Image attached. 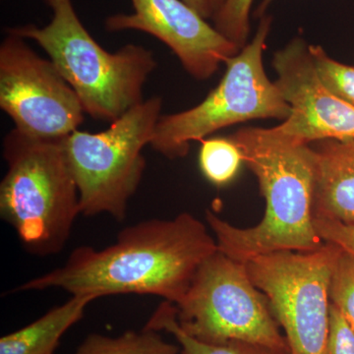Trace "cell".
Listing matches in <instances>:
<instances>
[{
	"label": "cell",
	"instance_id": "obj_12",
	"mask_svg": "<svg viewBox=\"0 0 354 354\" xmlns=\"http://www.w3.org/2000/svg\"><path fill=\"white\" fill-rule=\"evenodd\" d=\"M316 156L313 218L354 221V138L310 144Z\"/></svg>",
	"mask_w": 354,
	"mask_h": 354
},
{
	"label": "cell",
	"instance_id": "obj_22",
	"mask_svg": "<svg viewBox=\"0 0 354 354\" xmlns=\"http://www.w3.org/2000/svg\"><path fill=\"white\" fill-rule=\"evenodd\" d=\"M183 1L189 6L191 8L194 9L204 19L213 17L215 14L211 0H183Z\"/></svg>",
	"mask_w": 354,
	"mask_h": 354
},
{
	"label": "cell",
	"instance_id": "obj_23",
	"mask_svg": "<svg viewBox=\"0 0 354 354\" xmlns=\"http://www.w3.org/2000/svg\"><path fill=\"white\" fill-rule=\"evenodd\" d=\"M272 1H274V0H262L259 8H258L257 13L256 14H257L258 16L263 17V16L265 15L266 9L268 8V6H269Z\"/></svg>",
	"mask_w": 354,
	"mask_h": 354
},
{
	"label": "cell",
	"instance_id": "obj_3",
	"mask_svg": "<svg viewBox=\"0 0 354 354\" xmlns=\"http://www.w3.org/2000/svg\"><path fill=\"white\" fill-rule=\"evenodd\" d=\"M53 19L7 32L36 41L75 91L91 118L113 122L141 104L147 79L157 67L152 51L129 44L115 53L102 48L84 27L71 0H46Z\"/></svg>",
	"mask_w": 354,
	"mask_h": 354
},
{
	"label": "cell",
	"instance_id": "obj_13",
	"mask_svg": "<svg viewBox=\"0 0 354 354\" xmlns=\"http://www.w3.org/2000/svg\"><path fill=\"white\" fill-rule=\"evenodd\" d=\"M93 295H72L22 329L0 339V354H55L65 333L83 318Z\"/></svg>",
	"mask_w": 354,
	"mask_h": 354
},
{
	"label": "cell",
	"instance_id": "obj_1",
	"mask_svg": "<svg viewBox=\"0 0 354 354\" xmlns=\"http://www.w3.org/2000/svg\"><path fill=\"white\" fill-rule=\"evenodd\" d=\"M218 250L208 227L192 214L151 218L121 230L104 249L81 246L64 265L16 291L62 290L72 295H153L176 305L200 266Z\"/></svg>",
	"mask_w": 354,
	"mask_h": 354
},
{
	"label": "cell",
	"instance_id": "obj_21",
	"mask_svg": "<svg viewBox=\"0 0 354 354\" xmlns=\"http://www.w3.org/2000/svg\"><path fill=\"white\" fill-rule=\"evenodd\" d=\"M313 225L324 242L335 244L354 256V221L346 223L313 218Z\"/></svg>",
	"mask_w": 354,
	"mask_h": 354
},
{
	"label": "cell",
	"instance_id": "obj_14",
	"mask_svg": "<svg viewBox=\"0 0 354 354\" xmlns=\"http://www.w3.org/2000/svg\"><path fill=\"white\" fill-rule=\"evenodd\" d=\"M145 328L171 334L178 342L180 354H290V349L274 348L255 342L230 341L211 344L198 341L179 327L176 306L167 301H162L153 312Z\"/></svg>",
	"mask_w": 354,
	"mask_h": 354
},
{
	"label": "cell",
	"instance_id": "obj_10",
	"mask_svg": "<svg viewBox=\"0 0 354 354\" xmlns=\"http://www.w3.org/2000/svg\"><path fill=\"white\" fill-rule=\"evenodd\" d=\"M272 66L274 83L290 106V116L274 129L307 144L354 138V106L321 82L304 38L295 37L277 50Z\"/></svg>",
	"mask_w": 354,
	"mask_h": 354
},
{
	"label": "cell",
	"instance_id": "obj_20",
	"mask_svg": "<svg viewBox=\"0 0 354 354\" xmlns=\"http://www.w3.org/2000/svg\"><path fill=\"white\" fill-rule=\"evenodd\" d=\"M326 354H354V329L332 304Z\"/></svg>",
	"mask_w": 354,
	"mask_h": 354
},
{
	"label": "cell",
	"instance_id": "obj_11",
	"mask_svg": "<svg viewBox=\"0 0 354 354\" xmlns=\"http://www.w3.org/2000/svg\"><path fill=\"white\" fill-rule=\"evenodd\" d=\"M134 13L106 21L109 32L135 30L152 35L176 55L196 80H208L241 51L183 0H131Z\"/></svg>",
	"mask_w": 354,
	"mask_h": 354
},
{
	"label": "cell",
	"instance_id": "obj_4",
	"mask_svg": "<svg viewBox=\"0 0 354 354\" xmlns=\"http://www.w3.org/2000/svg\"><path fill=\"white\" fill-rule=\"evenodd\" d=\"M64 139H41L19 130L3 140L6 176L0 183V216L29 253H59L81 215Z\"/></svg>",
	"mask_w": 354,
	"mask_h": 354
},
{
	"label": "cell",
	"instance_id": "obj_6",
	"mask_svg": "<svg viewBox=\"0 0 354 354\" xmlns=\"http://www.w3.org/2000/svg\"><path fill=\"white\" fill-rule=\"evenodd\" d=\"M162 100L152 97L133 106L104 131L76 130L64 140L81 215L106 214L122 221L146 169L143 149L151 145L162 116Z\"/></svg>",
	"mask_w": 354,
	"mask_h": 354
},
{
	"label": "cell",
	"instance_id": "obj_24",
	"mask_svg": "<svg viewBox=\"0 0 354 354\" xmlns=\"http://www.w3.org/2000/svg\"><path fill=\"white\" fill-rule=\"evenodd\" d=\"M223 1L225 0H211L212 6H213L214 12H216V11L220 9V7L223 6ZM215 15V14H214ZM214 17V16H213Z\"/></svg>",
	"mask_w": 354,
	"mask_h": 354
},
{
	"label": "cell",
	"instance_id": "obj_9",
	"mask_svg": "<svg viewBox=\"0 0 354 354\" xmlns=\"http://www.w3.org/2000/svg\"><path fill=\"white\" fill-rule=\"evenodd\" d=\"M0 108L14 128L41 139L66 138L78 130L85 114L55 64L9 32L0 46Z\"/></svg>",
	"mask_w": 354,
	"mask_h": 354
},
{
	"label": "cell",
	"instance_id": "obj_16",
	"mask_svg": "<svg viewBox=\"0 0 354 354\" xmlns=\"http://www.w3.org/2000/svg\"><path fill=\"white\" fill-rule=\"evenodd\" d=\"M244 164L241 149L228 138H206L201 141L199 165L204 176L216 186L232 183Z\"/></svg>",
	"mask_w": 354,
	"mask_h": 354
},
{
	"label": "cell",
	"instance_id": "obj_15",
	"mask_svg": "<svg viewBox=\"0 0 354 354\" xmlns=\"http://www.w3.org/2000/svg\"><path fill=\"white\" fill-rule=\"evenodd\" d=\"M72 354H180V348L151 329L127 330L118 337L90 334Z\"/></svg>",
	"mask_w": 354,
	"mask_h": 354
},
{
	"label": "cell",
	"instance_id": "obj_18",
	"mask_svg": "<svg viewBox=\"0 0 354 354\" xmlns=\"http://www.w3.org/2000/svg\"><path fill=\"white\" fill-rule=\"evenodd\" d=\"M329 298L330 304L354 329V256L344 250L330 274Z\"/></svg>",
	"mask_w": 354,
	"mask_h": 354
},
{
	"label": "cell",
	"instance_id": "obj_17",
	"mask_svg": "<svg viewBox=\"0 0 354 354\" xmlns=\"http://www.w3.org/2000/svg\"><path fill=\"white\" fill-rule=\"evenodd\" d=\"M309 53L323 85L342 101L354 106V66L330 57L321 46L309 44Z\"/></svg>",
	"mask_w": 354,
	"mask_h": 354
},
{
	"label": "cell",
	"instance_id": "obj_7",
	"mask_svg": "<svg viewBox=\"0 0 354 354\" xmlns=\"http://www.w3.org/2000/svg\"><path fill=\"white\" fill-rule=\"evenodd\" d=\"M176 306L179 327L198 341H244L288 349L267 297L249 278L245 263L221 251L207 258Z\"/></svg>",
	"mask_w": 354,
	"mask_h": 354
},
{
	"label": "cell",
	"instance_id": "obj_5",
	"mask_svg": "<svg viewBox=\"0 0 354 354\" xmlns=\"http://www.w3.org/2000/svg\"><path fill=\"white\" fill-rule=\"evenodd\" d=\"M271 16L261 17L252 39L225 62L220 83L194 108L160 116L151 147L160 155L176 160L186 157L190 144L208 138L218 130L254 120L285 121L290 106L263 62Z\"/></svg>",
	"mask_w": 354,
	"mask_h": 354
},
{
	"label": "cell",
	"instance_id": "obj_2",
	"mask_svg": "<svg viewBox=\"0 0 354 354\" xmlns=\"http://www.w3.org/2000/svg\"><path fill=\"white\" fill-rule=\"evenodd\" d=\"M228 138L241 149L266 200L264 218L241 228L206 212L218 251L241 263L279 251L312 252L324 245L313 225L316 156L310 144L272 128L244 127Z\"/></svg>",
	"mask_w": 354,
	"mask_h": 354
},
{
	"label": "cell",
	"instance_id": "obj_19",
	"mask_svg": "<svg viewBox=\"0 0 354 354\" xmlns=\"http://www.w3.org/2000/svg\"><path fill=\"white\" fill-rule=\"evenodd\" d=\"M254 0H225L214 15L216 31L242 50L248 44Z\"/></svg>",
	"mask_w": 354,
	"mask_h": 354
},
{
	"label": "cell",
	"instance_id": "obj_8",
	"mask_svg": "<svg viewBox=\"0 0 354 354\" xmlns=\"http://www.w3.org/2000/svg\"><path fill=\"white\" fill-rule=\"evenodd\" d=\"M341 251L325 242L312 252L279 251L245 263L249 278L269 300L290 354H326L330 279Z\"/></svg>",
	"mask_w": 354,
	"mask_h": 354
}]
</instances>
